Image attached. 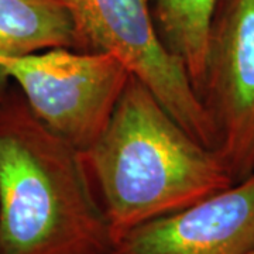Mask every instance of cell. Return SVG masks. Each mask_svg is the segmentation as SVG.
Returning <instances> with one entry per match:
<instances>
[{"instance_id":"6","label":"cell","mask_w":254,"mask_h":254,"mask_svg":"<svg viewBox=\"0 0 254 254\" xmlns=\"http://www.w3.org/2000/svg\"><path fill=\"white\" fill-rule=\"evenodd\" d=\"M254 250V174L188 208L138 225L115 254H247Z\"/></svg>"},{"instance_id":"2","label":"cell","mask_w":254,"mask_h":254,"mask_svg":"<svg viewBox=\"0 0 254 254\" xmlns=\"http://www.w3.org/2000/svg\"><path fill=\"white\" fill-rule=\"evenodd\" d=\"M82 154L116 243L235 185L216 150L190 136L133 75L106 130Z\"/></svg>"},{"instance_id":"1","label":"cell","mask_w":254,"mask_h":254,"mask_svg":"<svg viewBox=\"0 0 254 254\" xmlns=\"http://www.w3.org/2000/svg\"><path fill=\"white\" fill-rule=\"evenodd\" d=\"M85 157L18 89L0 95V254H115Z\"/></svg>"},{"instance_id":"9","label":"cell","mask_w":254,"mask_h":254,"mask_svg":"<svg viewBox=\"0 0 254 254\" xmlns=\"http://www.w3.org/2000/svg\"><path fill=\"white\" fill-rule=\"evenodd\" d=\"M247 254H254V250H252V252H250V253H247Z\"/></svg>"},{"instance_id":"8","label":"cell","mask_w":254,"mask_h":254,"mask_svg":"<svg viewBox=\"0 0 254 254\" xmlns=\"http://www.w3.org/2000/svg\"><path fill=\"white\" fill-rule=\"evenodd\" d=\"M218 0H171L157 13L164 43L185 64L199 95L205 76L209 33Z\"/></svg>"},{"instance_id":"4","label":"cell","mask_w":254,"mask_h":254,"mask_svg":"<svg viewBox=\"0 0 254 254\" xmlns=\"http://www.w3.org/2000/svg\"><path fill=\"white\" fill-rule=\"evenodd\" d=\"M72 20L78 47L116 57L190 136L216 148V131L190 73L157 33L150 0H57Z\"/></svg>"},{"instance_id":"7","label":"cell","mask_w":254,"mask_h":254,"mask_svg":"<svg viewBox=\"0 0 254 254\" xmlns=\"http://www.w3.org/2000/svg\"><path fill=\"white\" fill-rule=\"evenodd\" d=\"M57 47L79 50L72 20L57 0H0V55ZM6 91L0 86V95Z\"/></svg>"},{"instance_id":"5","label":"cell","mask_w":254,"mask_h":254,"mask_svg":"<svg viewBox=\"0 0 254 254\" xmlns=\"http://www.w3.org/2000/svg\"><path fill=\"white\" fill-rule=\"evenodd\" d=\"M199 96L235 184L254 174V0H218Z\"/></svg>"},{"instance_id":"3","label":"cell","mask_w":254,"mask_h":254,"mask_svg":"<svg viewBox=\"0 0 254 254\" xmlns=\"http://www.w3.org/2000/svg\"><path fill=\"white\" fill-rule=\"evenodd\" d=\"M130 76L116 57L102 51L57 47L0 55V86L14 82L37 118L81 153L106 130Z\"/></svg>"}]
</instances>
